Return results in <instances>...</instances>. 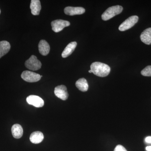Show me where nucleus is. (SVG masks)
Segmentation results:
<instances>
[{
    "mask_svg": "<svg viewBox=\"0 0 151 151\" xmlns=\"http://www.w3.org/2000/svg\"><path fill=\"white\" fill-rule=\"evenodd\" d=\"M141 74L143 76H151V65H148L142 70Z\"/></svg>",
    "mask_w": 151,
    "mask_h": 151,
    "instance_id": "nucleus-18",
    "label": "nucleus"
},
{
    "mask_svg": "<svg viewBox=\"0 0 151 151\" xmlns=\"http://www.w3.org/2000/svg\"><path fill=\"white\" fill-rule=\"evenodd\" d=\"M52 30L55 32H58L62 31L64 28L69 26L70 23L67 21L62 19H57L52 22Z\"/></svg>",
    "mask_w": 151,
    "mask_h": 151,
    "instance_id": "nucleus-6",
    "label": "nucleus"
},
{
    "mask_svg": "<svg viewBox=\"0 0 151 151\" xmlns=\"http://www.w3.org/2000/svg\"><path fill=\"white\" fill-rule=\"evenodd\" d=\"M26 100L29 104L37 108H41L44 105V100L36 95H29L27 98Z\"/></svg>",
    "mask_w": 151,
    "mask_h": 151,
    "instance_id": "nucleus-8",
    "label": "nucleus"
},
{
    "mask_svg": "<svg viewBox=\"0 0 151 151\" xmlns=\"http://www.w3.org/2000/svg\"><path fill=\"white\" fill-rule=\"evenodd\" d=\"M11 45L8 42L2 41L0 42V58L5 55L9 51Z\"/></svg>",
    "mask_w": 151,
    "mask_h": 151,
    "instance_id": "nucleus-17",
    "label": "nucleus"
},
{
    "mask_svg": "<svg viewBox=\"0 0 151 151\" xmlns=\"http://www.w3.org/2000/svg\"><path fill=\"white\" fill-rule=\"evenodd\" d=\"M30 140L33 144H39L43 141L44 135L41 132H33L29 137Z\"/></svg>",
    "mask_w": 151,
    "mask_h": 151,
    "instance_id": "nucleus-14",
    "label": "nucleus"
},
{
    "mask_svg": "<svg viewBox=\"0 0 151 151\" xmlns=\"http://www.w3.org/2000/svg\"><path fill=\"white\" fill-rule=\"evenodd\" d=\"M25 65L28 69L32 70H37L40 69L41 67V63L37 59L35 55H32L29 59L25 63Z\"/></svg>",
    "mask_w": 151,
    "mask_h": 151,
    "instance_id": "nucleus-4",
    "label": "nucleus"
},
{
    "mask_svg": "<svg viewBox=\"0 0 151 151\" xmlns=\"http://www.w3.org/2000/svg\"><path fill=\"white\" fill-rule=\"evenodd\" d=\"M139 20L137 16H132L124 21L119 27V29L121 31H125L133 27Z\"/></svg>",
    "mask_w": 151,
    "mask_h": 151,
    "instance_id": "nucleus-3",
    "label": "nucleus"
},
{
    "mask_svg": "<svg viewBox=\"0 0 151 151\" xmlns=\"http://www.w3.org/2000/svg\"><path fill=\"white\" fill-rule=\"evenodd\" d=\"M38 48L40 53L44 56L47 55L50 50V47L48 42L44 40H42L40 42Z\"/></svg>",
    "mask_w": 151,
    "mask_h": 151,
    "instance_id": "nucleus-10",
    "label": "nucleus"
},
{
    "mask_svg": "<svg viewBox=\"0 0 151 151\" xmlns=\"http://www.w3.org/2000/svg\"><path fill=\"white\" fill-rule=\"evenodd\" d=\"M146 150L147 151H151V146H148L146 147Z\"/></svg>",
    "mask_w": 151,
    "mask_h": 151,
    "instance_id": "nucleus-21",
    "label": "nucleus"
},
{
    "mask_svg": "<svg viewBox=\"0 0 151 151\" xmlns=\"http://www.w3.org/2000/svg\"><path fill=\"white\" fill-rule=\"evenodd\" d=\"M90 68L94 75L101 77L107 76L111 71V68L109 65L100 62L93 63L90 65Z\"/></svg>",
    "mask_w": 151,
    "mask_h": 151,
    "instance_id": "nucleus-1",
    "label": "nucleus"
},
{
    "mask_svg": "<svg viewBox=\"0 0 151 151\" xmlns=\"http://www.w3.org/2000/svg\"><path fill=\"white\" fill-rule=\"evenodd\" d=\"M114 151H127L126 149L121 145H118L114 149Z\"/></svg>",
    "mask_w": 151,
    "mask_h": 151,
    "instance_id": "nucleus-19",
    "label": "nucleus"
},
{
    "mask_svg": "<svg viewBox=\"0 0 151 151\" xmlns=\"http://www.w3.org/2000/svg\"><path fill=\"white\" fill-rule=\"evenodd\" d=\"M77 45L76 42H72L68 44L64 49L62 53V57L63 58L67 57L73 52Z\"/></svg>",
    "mask_w": 151,
    "mask_h": 151,
    "instance_id": "nucleus-13",
    "label": "nucleus"
},
{
    "mask_svg": "<svg viewBox=\"0 0 151 151\" xmlns=\"http://www.w3.org/2000/svg\"><path fill=\"white\" fill-rule=\"evenodd\" d=\"M89 73H92V70H89Z\"/></svg>",
    "mask_w": 151,
    "mask_h": 151,
    "instance_id": "nucleus-22",
    "label": "nucleus"
},
{
    "mask_svg": "<svg viewBox=\"0 0 151 151\" xmlns=\"http://www.w3.org/2000/svg\"><path fill=\"white\" fill-rule=\"evenodd\" d=\"M21 77L24 80L28 82H35L40 80L41 76L35 72L25 70L22 73Z\"/></svg>",
    "mask_w": 151,
    "mask_h": 151,
    "instance_id": "nucleus-5",
    "label": "nucleus"
},
{
    "mask_svg": "<svg viewBox=\"0 0 151 151\" xmlns=\"http://www.w3.org/2000/svg\"><path fill=\"white\" fill-rule=\"evenodd\" d=\"M122 6L116 5L108 8L102 15L103 20L107 21L117 15L121 14L123 11Z\"/></svg>",
    "mask_w": 151,
    "mask_h": 151,
    "instance_id": "nucleus-2",
    "label": "nucleus"
},
{
    "mask_svg": "<svg viewBox=\"0 0 151 151\" xmlns=\"http://www.w3.org/2000/svg\"><path fill=\"white\" fill-rule=\"evenodd\" d=\"M146 142L151 143V137H148L145 138V139Z\"/></svg>",
    "mask_w": 151,
    "mask_h": 151,
    "instance_id": "nucleus-20",
    "label": "nucleus"
},
{
    "mask_svg": "<svg viewBox=\"0 0 151 151\" xmlns=\"http://www.w3.org/2000/svg\"><path fill=\"white\" fill-rule=\"evenodd\" d=\"M141 40L145 44H151V27L145 29L140 35Z\"/></svg>",
    "mask_w": 151,
    "mask_h": 151,
    "instance_id": "nucleus-11",
    "label": "nucleus"
},
{
    "mask_svg": "<svg viewBox=\"0 0 151 151\" xmlns=\"http://www.w3.org/2000/svg\"><path fill=\"white\" fill-rule=\"evenodd\" d=\"M12 134L14 138L19 139L21 138L23 134V130L20 125L15 124L12 128Z\"/></svg>",
    "mask_w": 151,
    "mask_h": 151,
    "instance_id": "nucleus-15",
    "label": "nucleus"
},
{
    "mask_svg": "<svg viewBox=\"0 0 151 151\" xmlns=\"http://www.w3.org/2000/svg\"><path fill=\"white\" fill-rule=\"evenodd\" d=\"M54 93L55 96L62 100H66L68 97L67 88L64 85H61L56 86L55 88Z\"/></svg>",
    "mask_w": 151,
    "mask_h": 151,
    "instance_id": "nucleus-7",
    "label": "nucleus"
},
{
    "mask_svg": "<svg viewBox=\"0 0 151 151\" xmlns=\"http://www.w3.org/2000/svg\"><path fill=\"white\" fill-rule=\"evenodd\" d=\"M64 12L65 14L73 16L82 14L85 12V10L84 8L81 7L68 6L64 9Z\"/></svg>",
    "mask_w": 151,
    "mask_h": 151,
    "instance_id": "nucleus-9",
    "label": "nucleus"
},
{
    "mask_svg": "<svg viewBox=\"0 0 151 151\" xmlns=\"http://www.w3.org/2000/svg\"><path fill=\"white\" fill-rule=\"evenodd\" d=\"M32 14L33 15H38L40 13L41 6L39 0H32L30 6Z\"/></svg>",
    "mask_w": 151,
    "mask_h": 151,
    "instance_id": "nucleus-12",
    "label": "nucleus"
},
{
    "mask_svg": "<svg viewBox=\"0 0 151 151\" xmlns=\"http://www.w3.org/2000/svg\"><path fill=\"white\" fill-rule=\"evenodd\" d=\"M76 86L80 91L85 92L88 89V82L85 78H81L76 82Z\"/></svg>",
    "mask_w": 151,
    "mask_h": 151,
    "instance_id": "nucleus-16",
    "label": "nucleus"
},
{
    "mask_svg": "<svg viewBox=\"0 0 151 151\" xmlns=\"http://www.w3.org/2000/svg\"><path fill=\"white\" fill-rule=\"evenodd\" d=\"M0 14H1V10H0Z\"/></svg>",
    "mask_w": 151,
    "mask_h": 151,
    "instance_id": "nucleus-23",
    "label": "nucleus"
}]
</instances>
